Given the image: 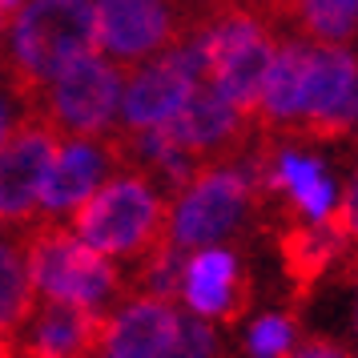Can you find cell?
<instances>
[{"label":"cell","instance_id":"cell-5","mask_svg":"<svg viewBox=\"0 0 358 358\" xmlns=\"http://www.w3.org/2000/svg\"><path fill=\"white\" fill-rule=\"evenodd\" d=\"M258 189L242 165H213L173 201L169 238L181 250H206L238 234L245 217L258 210Z\"/></svg>","mask_w":358,"mask_h":358},{"label":"cell","instance_id":"cell-21","mask_svg":"<svg viewBox=\"0 0 358 358\" xmlns=\"http://www.w3.org/2000/svg\"><path fill=\"white\" fill-rule=\"evenodd\" d=\"M169 358H222V342H217V330H213L210 318L201 314H185L181 310L178 322V342H173V355Z\"/></svg>","mask_w":358,"mask_h":358},{"label":"cell","instance_id":"cell-8","mask_svg":"<svg viewBox=\"0 0 358 358\" xmlns=\"http://www.w3.org/2000/svg\"><path fill=\"white\" fill-rule=\"evenodd\" d=\"M358 129V49L314 45L306 81V113L298 133L306 141H338Z\"/></svg>","mask_w":358,"mask_h":358},{"label":"cell","instance_id":"cell-10","mask_svg":"<svg viewBox=\"0 0 358 358\" xmlns=\"http://www.w3.org/2000/svg\"><path fill=\"white\" fill-rule=\"evenodd\" d=\"M109 318L105 310L73 306V302H52L33 310L24 322L13 355L24 358H105L109 350Z\"/></svg>","mask_w":358,"mask_h":358},{"label":"cell","instance_id":"cell-20","mask_svg":"<svg viewBox=\"0 0 358 358\" xmlns=\"http://www.w3.org/2000/svg\"><path fill=\"white\" fill-rule=\"evenodd\" d=\"M294 350V318L290 314H262L245 330V358H286Z\"/></svg>","mask_w":358,"mask_h":358},{"label":"cell","instance_id":"cell-2","mask_svg":"<svg viewBox=\"0 0 358 358\" xmlns=\"http://www.w3.org/2000/svg\"><path fill=\"white\" fill-rule=\"evenodd\" d=\"M169 217H173V206H165L162 189L145 173L125 169L121 178L105 181L89 201H81L69 226L101 254L137 262L169 238Z\"/></svg>","mask_w":358,"mask_h":358},{"label":"cell","instance_id":"cell-24","mask_svg":"<svg viewBox=\"0 0 358 358\" xmlns=\"http://www.w3.org/2000/svg\"><path fill=\"white\" fill-rule=\"evenodd\" d=\"M24 4H29V0H0V17H4V29L17 20V13L24 8Z\"/></svg>","mask_w":358,"mask_h":358},{"label":"cell","instance_id":"cell-25","mask_svg":"<svg viewBox=\"0 0 358 358\" xmlns=\"http://www.w3.org/2000/svg\"><path fill=\"white\" fill-rule=\"evenodd\" d=\"M201 4V17H210L213 8H226V4H238V0H197Z\"/></svg>","mask_w":358,"mask_h":358},{"label":"cell","instance_id":"cell-4","mask_svg":"<svg viewBox=\"0 0 358 358\" xmlns=\"http://www.w3.org/2000/svg\"><path fill=\"white\" fill-rule=\"evenodd\" d=\"M121 81H129V69L89 52L41 93L33 113L49 117L61 137H105L113 117H121V97H125Z\"/></svg>","mask_w":358,"mask_h":358},{"label":"cell","instance_id":"cell-7","mask_svg":"<svg viewBox=\"0 0 358 358\" xmlns=\"http://www.w3.org/2000/svg\"><path fill=\"white\" fill-rule=\"evenodd\" d=\"M101 49L121 69L157 61L194 33V17H178L173 0H97Z\"/></svg>","mask_w":358,"mask_h":358},{"label":"cell","instance_id":"cell-6","mask_svg":"<svg viewBox=\"0 0 358 358\" xmlns=\"http://www.w3.org/2000/svg\"><path fill=\"white\" fill-rule=\"evenodd\" d=\"M61 153V129L49 117L24 113L4 129V149H0V217L8 234L33 226L41 213V189L49 181V169Z\"/></svg>","mask_w":358,"mask_h":358},{"label":"cell","instance_id":"cell-16","mask_svg":"<svg viewBox=\"0 0 358 358\" xmlns=\"http://www.w3.org/2000/svg\"><path fill=\"white\" fill-rule=\"evenodd\" d=\"M178 322L181 310H173L165 298L137 294L109 318V350L137 358H169L173 342H178Z\"/></svg>","mask_w":358,"mask_h":358},{"label":"cell","instance_id":"cell-17","mask_svg":"<svg viewBox=\"0 0 358 358\" xmlns=\"http://www.w3.org/2000/svg\"><path fill=\"white\" fill-rule=\"evenodd\" d=\"M258 4L274 24L290 20L314 45L358 41V0H258Z\"/></svg>","mask_w":358,"mask_h":358},{"label":"cell","instance_id":"cell-22","mask_svg":"<svg viewBox=\"0 0 358 358\" xmlns=\"http://www.w3.org/2000/svg\"><path fill=\"white\" fill-rule=\"evenodd\" d=\"M334 222L350 238V245H358V169H355V178H350V185H346V194H342L338 210H334Z\"/></svg>","mask_w":358,"mask_h":358},{"label":"cell","instance_id":"cell-11","mask_svg":"<svg viewBox=\"0 0 358 358\" xmlns=\"http://www.w3.org/2000/svg\"><path fill=\"white\" fill-rule=\"evenodd\" d=\"M197 93V77L185 69L178 52L169 49L157 61H145L129 73L121 97V125L125 129H157L189 105Z\"/></svg>","mask_w":358,"mask_h":358},{"label":"cell","instance_id":"cell-9","mask_svg":"<svg viewBox=\"0 0 358 358\" xmlns=\"http://www.w3.org/2000/svg\"><path fill=\"white\" fill-rule=\"evenodd\" d=\"M165 129L185 153H194L206 169H213V165H238V157L245 153V137L258 125L210 85V89H197L189 105Z\"/></svg>","mask_w":358,"mask_h":358},{"label":"cell","instance_id":"cell-14","mask_svg":"<svg viewBox=\"0 0 358 358\" xmlns=\"http://www.w3.org/2000/svg\"><path fill=\"white\" fill-rule=\"evenodd\" d=\"M346 245H350V238L342 234L334 213L326 222H310L306 217V222H286L278 229V258H282V270L290 278L294 294L306 298L334 270V262L342 258Z\"/></svg>","mask_w":358,"mask_h":358},{"label":"cell","instance_id":"cell-3","mask_svg":"<svg viewBox=\"0 0 358 358\" xmlns=\"http://www.w3.org/2000/svg\"><path fill=\"white\" fill-rule=\"evenodd\" d=\"M17 238L24 242L33 286L41 298L89 310H105L113 298H121L125 278L113 266V258L81 242L73 226H61L57 217H49V222L17 229Z\"/></svg>","mask_w":358,"mask_h":358},{"label":"cell","instance_id":"cell-27","mask_svg":"<svg viewBox=\"0 0 358 358\" xmlns=\"http://www.w3.org/2000/svg\"><path fill=\"white\" fill-rule=\"evenodd\" d=\"M105 358H137V355H113V350H109V355H105Z\"/></svg>","mask_w":358,"mask_h":358},{"label":"cell","instance_id":"cell-15","mask_svg":"<svg viewBox=\"0 0 358 358\" xmlns=\"http://www.w3.org/2000/svg\"><path fill=\"white\" fill-rule=\"evenodd\" d=\"M310 57L314 49L302 41H282L278 57L270 65L266 89L258 105V129L262 133H298L306 113V81H310Z\"/></svg>","mask_w":358,"mask_h":358},{"label":"cell","instance_id":"cell-23","mask_svg":"<svg viewBox=\"0 0 358 358\" xmlns=\"http://www.w3.org/2000/svg\"><path fill=\"white\" fill-rule=\"evenodd\" d=\"M286 358H355V355H350V350H346L342 342L322 338V334H318V338H302Z\"/></svg>","mask_w":358,"mask_h":358},{"label":"cell","instance_id":"cell-18","mask_svg":"<svg viewBox=\"0 0 358 358\" xmlns=\"http://www.w3.org/2000/svg\"><path fill=\"white\" fill-rule=\"evenodd\" d=\"M36 310V286H33V270H29V254L20 238L4 242L0 254V338H4V358H13L24 322L33 318Z\"/></svg>","mask_w":358,"mask_h":358},{"label":"cell","instance_id":"cell-1","mask_svg":"<svg viewBox=\"0 0 358 358\" xmlns=\"http://www.w3.org/2000/svg\"><path fill=\"white\" fill-rule=\"evenodd\" d=\"M93 49H101L97 0H29L4 29L8 93L36 109L41 93Z\"/></svg>","mask_w":358,"mask_h":358},{"label":"cell","instance_id":"cell-19","mask_svg":"<svg viewBox=\"0 0 358 358\" xmlns=\"http://www.w3.org/2000/svg\"><path fill=\"white\" fill-rule=\"evenodd\" d=\"M189 250H181L173 238H165L149 250L145 258H137L133 270V290H141L145 298H178L185 290V270H189Z\"/></svg>","mask_w":358,"mask_h":358},{"label":"cell","instance_id":"cell-26","mask_svg":"<svg viewBox=\"0 0 358 358\" xmlns=\"http://www.w3.org/2000/svg\"><path fill=\"white\" fill-rule=\"evenodd\" d=\"M355 334H358V262H355Z\"/></svg>","mask_w":358,"mask_h":358},{"label":"cell","instance_id":"cell-12","mask_svg":"<svg viewBox=\"0 0 358 358\" xmlns=\"http://www.w3.org/2000/svg\"><path fill=\"white\" fill-rule=\"evenodd\" d=\"M113 165H121L113 137L109 141H101V137H69V141H61V153H57L49 181L41 189V217L73 213L81 201H89L105 185V173Z\"/></svg>","mask_w":358,"mask_h":358},{"label":"cell","instance_id":"cell-13","mask_svg":"<svg viewBox=\"0 0 358 358\" xmlns=\"http://www.w3.org/2000/svg\"><path fill=\"white\" fill-rule=\"evenodd\" d=\"M181 298L201 318L234 326L245 314V306H250V278H245L238 254L234 250H222V245L194 250L189 270H185V290H181Z\"/></svg>","mask_w":358,"mask_h":358}]
</instances>
